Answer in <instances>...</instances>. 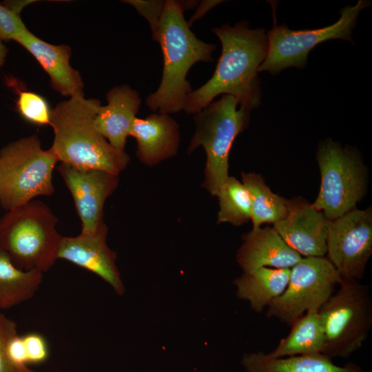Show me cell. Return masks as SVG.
Wrapping results in <instances>:
<instances>
[{
	"instance_id": "cell-1",
	"label": "cell",
	"mask_w": 372,
	"mask_h": 372,
	"mask_svg": "<svg viewBox=\"0 0 372 372\" xmlns=\"http://www.w3.org/2000/svg\"><path fill=\"white\" fill-rule=\"evenodd\" d=\"M212 32L222 44V52L212 76L185 98L183 109L196 114L220 94L234 96L240 107L251 111L261 101L258 68L268 49L267 32L250 29L247 21L225 24Z\"/></svg>"
},
{
	"instance_id": "cell-2",
	"label": "cell",
	"mask_w": 372,
	"mask_h": 372,
	"mask_svg": "<svg viewBox=\"0 0 372 372\" xmlns=\"http://www.w3.org/2000/svg\"><path fill=\"white\" fill-rule=\"evenodd\" d=\"M99 100L75 96L52 109L50 125L54 132L50 148L58 161L71 166L118 175L130 156L112 146L94 125Z\"/></svg>"
},
{
	"instance_id": "cell-3",
	"label": "cell",
	"mask_w": 372,
	"mask_h": 372,
	"mask_svg": "<svg viewBox=\"0 0 372 372\" xmlns=\"http://www.w3.org/2000/svg\"><path fill=\"white\" fill-rule=\"evenodd\" d=\"M182 1L166 0L157 42L163 55V70L158 88L145 103L150 110L173 114L183 110L192 91L187 74L197 62L213 61L216 45L198 39L184 17Z\"/></svg>"
},
{
	"instance_id": "cell-4",
	"label": "cell",
	"mask_w": 372,
	"mask_h": 372,
	"mask_svg": "<svg viewBox=\"0 0 372 372\" xmlns=\"http://www.w3.org/2000/svg\"><path fill=\"white\" fill-rule=\"evenodd\" d=\"M57 218L38 200L8 211L0 220V247L24 271L49 270L57 260L61 236Z\"/></svg>"
},
{
	"instance_id": "cell-5",
	"label": "cell",
	"mask_w": 372,
	"mask_h": 372,
	"mask_svg": "<svg viewBox=\"0 0 372 372\" xmlns=\"http://www.w3.org/2000/svg\"><path fill=\"white\" fill-rule=\"evenodd\" d=\"M236 99L225 94L194 114L195 131L187 152L202 146L206 153L203 187L214 196L229 176V153L237 136L247 126L250 111L237 108Z\"/></svg>"
},
{
	"instance_id": "cell-6",
	"label": "cell",
	"mask_w": 372,
	"mask_h": 372,
	"mask_svg": "<svg viewBox=\"0 0 372 372\" xmlns=\"http://www.w3.org/2000/svg\"><path fill=\"white\" fill-rule=\"evenodd\" d=\"M57 159L41 148L37 135L12 141L0 150V205L9 211L39 196H51Z\"/></svg>"
},
{
	"instance_id": "cell-7",
	"label": "cell",
	"mask_w": 372,
	"mask_h": 372,
	"mask_svg": "<svg viewBox=\"0 0 372 372\" xmlns=\"http://www.w3.org/2000/svg\"><path fill=\"white\" fill-rule=\"evenodd\" d=\"M319 309L325 335L324 355L347 358L359 350L372 327L371 287L356 280H344Z\"/></svg>"
},
{
	"instance_id": "cell-8",
	"label": "cell",
	"mask_w": 372,
	"mask_h": 372,
	"mask_svg": "<svg viewBox=\"0 0 372 372\" xmlns=\"http://www.w3.org/2000/svg\"><path fill=\"white\" fill-rule=\"evenodd\" d=\"M316 159L321 176L318 195L311 203L329 220L355 209L366 191L365 167L358 152L331 138L321 141Z\"/></svg>"
},
{
	"instance_id": "cell-9",
	"label": "cell",
	"mask_w": 372,
	"mask_h": 372,
	"mask_svg": "<svg viewBox=\"0 0 372 372\" xmlns=\"http://www.w3.org/2000/svg\"><path fill=\"white\" fill-rule=\"evenodd\" d=\"M370 1L359 0L354 6H347L340 10V17L334 23L313 30H290L285 24L275 25L267 32L268 49L258 72L267 71L278 74L284 69L304 68L310 51L319 43L340 39L353 43L352 31L361 10Z\"/></svg>"
},
{
	"instance_id": "cell-10",
	"label": "cell",
	"mask_w": 372,
	"mask_h": 372,
	"mask_svg": "<svg viewBox=\"0 0 372 372\" xmlns=\"http://www.w3.org/2000/svg\"><path fill=\"white\" fill-rule=\"evenodd\" d=\"M342 278L326 256H307L290 269L283 293L267 307L266 316L291 325L311 309H319Z\"/></svg>"
},
{
	"instance_id": "cell-11",
	"label": "cell",
	"mask_w": 372,
	"mask_h": 372,
	"mask_svg": "<svg viewBox=\"0 0 372 372\" xmlns=\"http://www.w3.org/2000/svg\"><path fill=\"white\" fill-rule=\"evenodd\" d=\"M327 258L342 279H360L372 255V209H353L329 221Z\"/></svg>"
},
{
	"instance_id": "cell-12",
	"label": "cell",
	"mask_w": 372,
	"mask_h": 372,
	"mask_svg": "<svg viewBox=\"0 0 372 372\" xmlns=\"http://www.w3.org/2000/svg\"><path fill=\"white\" fill-rule=\"evenodd\" d=\"M58 170L72 196L81 232L95 231L104 223V204L117 187L118 175L65 163H61Z\"/></svg>"
},
{
	"instance_id": "cell-13",
	"label": "cell",
	"mask_w": 372,
	"mask_h": 372,
	"mask_svg": "<svg viewBox=\"0 0 372 372\" xmlns=\"http://www.w3.org/2000/svg\"><path fill=\"white\" fill-rule=\"evenodd\" d=\"M108 229L103 223L91 233L74 237L61 236L57 259L69 261L99 276L119 296L125 286L116 265V254L107 245Z\"/></svg>"
},
{
	"instance_id": "cell-14",
	"label": "cell",
	"mask_w": 372,
	"mask_h": 372,
	"mask_svg": "<svg viewBox=\"0 0 372 372\" xmlns=\"http://www.w3.org/2000/svg\"><path fill=\"white\" fill-rule=\"evenodd\" d=\"M285 217L273 225L283 240L301 256H325L329 220L302 198L287 199Z\"/></svg>"
},
{
	"instance_id": "cell-15",
	"label": "cell",
	"mask_w": 372,
	"mask_h": 372,
	"mask_svg": "<svg viewBox=\"0 0 372 372\" xmlns=\"http://www.w3.org/2000/svg\"><path fill=\"white\" fill-rule=\"evenodd\" d=\"M27 50L48 74L52 87L69 98L84 95V84L78 70L70 65L71 48L39 39L28 29L15 41Z\"/></svg>"
},
{
	"instance_id": "cell-16",
	"label": "cell",
	"mask_w": 372,
	"mask_h": 372,
	"mask_svg": "<svg viewBox=\"0 0 372 372\" xmlns=\"http://www.w3.org/2000/svg\"><path fill=\"white\" fill-rule=\"evenodd\" d=\"M242 240L236 260L243 273L260 267L291 269L302 258L273 227L252 229L242 236Z\"/></svg>"
},
{
	"instance_id": "cell-17",
	"label": "cell",
	"mask_w": 372,
	"mask_h": 372,
	"mask_svg": "<svg viewBox=\"0 0 372 372\" xmlns=\"http://www.w3.org/2000/svg\"><path fill=\"white\" fill-rule=\"evenodd\" d=\"M130 136L136 141V156L148 166L175 156L180 141L177 122L169 114L158 112L136 117Z\"/></svg>"
},
{
	"instance_id": "cell-18",
	"label": "cell",
	"mask_w": 372,
	"mask_h": 372,
	"mask_svg": "<svg viewBox=\"0 0 372 372\" xmlns=\"http://www.w3.org/2000/svg\"><path fill=\"white\" fill-rule=\"evenodd\" d=\"M106 99L107 104L98 109L94 125L112 146L125 151L127 138L141 105V98L137 91L123 85L108 91Z\"/></svg>"
},
{
	"instance_id": "cell-19",
	"label": "cell",
	"mask_w": 372,
	"mask_h": 372,
	"mask_svg": "<svg viewBox=\"0 0 372 372\" xmlns=\"http://www.w3.org/2000/svg\"><path fill=\"white\" fill-rule=\"evenodd\" d=\"M241 365L246 372H363L357 363L337 365L324 354L272 358L258 351L244 353Z\"/></svg>"
},
{
	"instance_id": "cell-20",
	"label": "cell",
	"mask_w": 372,
	"mask_h": 372,
	"mask_svg": "<svg viewBox=\"0 0 372 372\" xmlns=\"http://www.w3.org/2000/svg\"><path fill=\"white\" fill-rule=\"evenodd\" d=\"M290 269L260 267L243 273L234 280L237 297L249 302L251 309L260 313L281 295L289 282Z\"/></svg>"
},
{
	"instance_id": "cell-21",
	"label": "cell",
	"mask_w": 372,
	"mask_h": 372,
	"mask_svg": "<svg viewBox=\"0 0 372 372\" xmlns=\"http://www.w3.org/2000/svg\"><path fill=\"white\" fill-rule=\"evenodd\" d=\"M311 309L291 326L289 334L282 338L268 355L272 358L324 354L325 335L318 312Z\"/></svg>"
},
{
	"instance_id": "cell-22",
	"label": "cell",
	"mask_w": 372,
	"mask_h": 372,
	"mask_svg": "<svg viewBox=\"0 0 372 372\" xmlns=\"http://www.w3.org/2000/svg\"><path fill=\"white\" fill-rule=\"evenodd\" d=\"M43 281V272L16 267L0 247V309H7L32 298Z\"/></svg>"
},
{
	"instance_id": "cell-23",
	"label": "cell",
	"mask_w": 372,
	"mask_h": 372,
	"mask_svg": "<svg viewBox=\"0 0 372 372\" xmlns=\"http://www.w3.org/2000/svg\"><path fill=\"white\" fill-rule=\"evenodd\" d=\"M241 179L251 198L253 229L264 223L273 225L285 217L287 199L273 193L260 174L242 172Z\"/></svg>"
},
{
	"instance_id": "cell-24",
	"label": "cell",
	"mask_w": 372,
	"mask_h": 372,
	"mask_svg": "<svg viewBox=\"0 0 372 372\" xmlns=\"http://www.w3.org/2000/svg\"><path fill=\"white\" fill-rule=\"evenodd\" d=\"M218 223H229L242 225L251 219L250 195L242 183L229 176L218 195Z\"/></svg>"
},
{
	"instance_id": "cell-25",
	"label": "cell",
	"mask_w": 372,
	"mask_h": 372,
	"mask_svg": "<svg viewBox=\"0 0 372 372\" xmlns=\"http://www.w3.org/2000/svg\"><path fill=\"white\" fill-rule=\"evenodd\" d=\"M17 107L20 115L29 123L50 125L52 109L41 95L30 91L19 92Z\"/></svg>"
},
{
	"instance_id": "cell-26",
	"label": "cell",
	"mask_w": 372,
	"mask_h": 372,
	"mask_svg": "<svg viewBox=\"0 0 372 372\" xmlns=\"http://www.w3.org/2000/svg\"><path fill=\"white\" fill-rule=\"evenodd\" d=\"M123 2L132 5L147 21L152 32V39L157 41L166 1L126 0Z\"/></svg>"
},
{
	"instance_id": "cell-27",
	"label": "cell",
	"mask_w": 372,
	"mask_h": 372,
	"mask_svg": "<svg viewBox=\"0 0 372 372\" xmlns=\"http://www.w3.org/2000/svg\"><path fill=\"white\" fill-rule=\"evenodd\" d=\"M17 333L16 322L0 312V372H20L21 367L10 361L7 353L8 341Z\"/></svg>"
},
{
	"instance_id": "cell-28",
	"label": "cell",
	"mask_w": 372,
	"mask_h": 372,
	"mask_svg": "<svg viewBox=\"0 0 372 372\" xmlns=\"http://www.w3.org/2000/svg\"><path fill=\"white\" fill-rule=\"evenodd\" d=\"M26 28L20 14L0 3V39L4 41H15Z\"/></svg>"
},
{
	"instance_id": "cell-29",
	"label": "cell",
	"mask_w": 372,
	"mask_h": 372,
	"mask_svg": "<svg viewBox=\"0 0 372 372\" xmlns=\"http://www.w3.org/2000/svg\"><path fill=\"white\" fill-rule=\"evenodd\" d=\"M28 358V363H41L48 357V345L45 338L37 333L22 336Z\"/></svg>"
},
{
	"instance_id": "cell-30",
	"label": "cell",
	"mask_w": 372,
	"mask_h": 372,
	"mask_svg": "<svg viewBox=\"0 0 372 372\" xmlns=\"http://www.w3.org/2000/svg\"><path fill=\"white\" fill-rule=\"evenodd\" d=\"M7 353L10 361L17 367L28 363V358L22 336L15 335L8 341Z\"/></svg>"
},
{
	"instance_id": "cell-31",
	"label": "cell",
	"mask_w": 372,
	"mask_h": 372,
	"mask_svg": "<svg viewBox=\"0 0 372 372\" xmlns=\"http://www.w3.org/2000/svg\"><path fill=\"white\" fill-rule=\"evenodd\" d=\"M223 2L220 0H203L198 3L194 14L187 21L188 25L191 27L197 20L202 18L211 8Z\"/></svg>"
},
{
	"instance_id": "cell-32",
	"label": "cell",
	"mask_w": 372,
	"mask_h": 372,
	"mask_svg": "<svg viewBox=\"0 0 372 372\" xmlns=\"http://www.w3.org/2000/svg\"><path fill=\"white\" fill-rule=\"evenodd\" d=\"M32 1H6L1 3L18 14H20L21 10Z\"/></svg>"
},
{
	"instance_id": "cell-33",
	"label": "cell",
	"mask_w": 372,
	"mask_h": 372,
	"mask_svg": "<svg viewBox=\"0 0 372 372\" xmlns=\"http://www.w3.org/2000/svg\"><path fill=\"white\" fill-rule=\"evenodd\" d=\"M8 54V48L4 44L3 41L0 39V68L3 65Z\"/></svg>"
},
{
	"instance_id": "cell-34",
	"label": "cell",
	"mask_w": 372,
	"mask_h": 372,
	"mask_svg": "<svg viewBox=\"0 0 372 372\" xmlns=\"http://www.w3.org/2000/svg\"><path fill=\"white\" fill-rule=\"evenodd\" d=\"M20 372H38V371H33L31 369L28 368L27 365H25L21 367Z\"/></svg>"
}]
</instances>
